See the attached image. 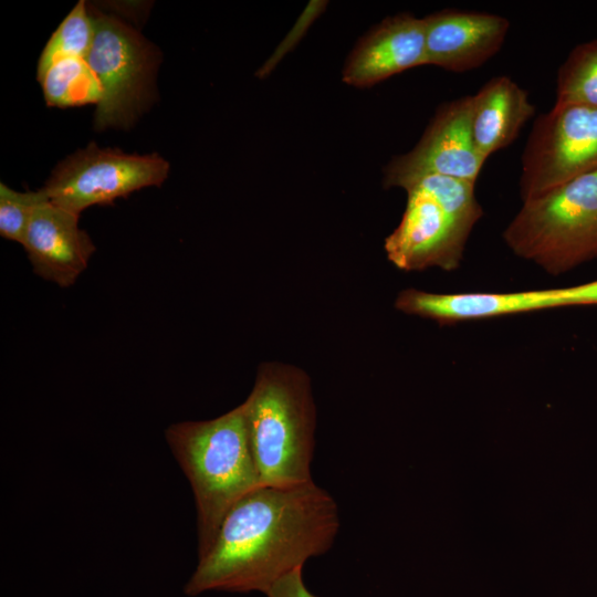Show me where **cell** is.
<instances>
[{"label": "cell", "instance_id": "cell-1", "mask_svg": "<svg viewBox=\"0 0 597 597\" xmlns=\"http://www.w3.org/2000/svg\"><path fill=\"white\" fill-rule=\"evenodd\" d=\"M339 525L334 498L314 481L260 485L227 513L212 547L198 558L185 594L265 595L282 577L329 551Z\"/></svg>", "mask_w": 597, "mask_h": 597}, {"label": "cell", "instance_id": "cell-2", "mask_svg": "<svg viewBox=\"0 0 597 597\" xmlns=\"http://www.w3.org/2000/svg\"><path fill=\"white\" fill-rule=\"evenodd\" d=\"M165 437L193 492L200 558L230 509L261 485L243 404L211 420L172 423Z\"/></svg>", "mask_w": 597, "mask_h": 597}, {"label": "cell", "instance_id": "cell-3", "mask_svg": "<svg viewBox=\"0 0 597 597\" xmlns=\"http://www.w3.org/2000/svg\"><path fill=\"white\" fill-rule=\"evenodd\" d=\"M242 404L261 485L313 481L316 407L306 373L281 363H264Z\"/></svg>", "mask_w": 597, "mask_h": 597}, {"label": "cell", "instance_id": "cell-4", "mask_svg": "<svg viewBox=\"0 0 597 597\" xmlns=\"http://www.w3.org/2000/svg\"><path fill=\"white\" fill-rule=\"evenodd\" d=\"M474 184L442 175H422L402 185L407 205L385 239L388 260L402 271L459 268L469 235L483 214Z\"/></svg>", "mask_w": 597, "mask_h": 597}, {"label": "cell", "instance_id": "cell-5", "mask_svg": "<svg viewBox=\"0 0 597 597\" xmlns=\"http://www.w3.org/2000/svg\"><path fill=\"white\" fill-rule=\"evenodd\" d=\"M511 251L549 274L597 259V171L523 201L503 231Z\"/></svg>", "mask_w": 597, "mask_h": 597}, {"label": "cell", "instance_id": "cell-6", "mask_svg": "<svg viewBox=\"0 0 597 597\" xmlns=\"http://www.w3.org/2000/svg\"><path fill=\"white\" fill-rule=\"evenodd\" d=\"M521 164L522 202L597 171V107L555 103L534 122Z\"/></svg>", "mask_w": 597, "mask_h": 597}, {"label": "cell", "instance_id": "cell-7", "mask_svg": "<svg viewBox=\"0 0 597 597\" xmlns=\"http://www.w3.org/2000/svg\"><path fill=\"white\" fill-rule=\"evenodd\" d=\"M94 39L85 59L101 97L95 128L127 127L145 104L155 70V51L133 28L115 17L92 14Z\"/></svg>", "mask_w": 597, "mask_h": 597}, {"label": "cell", "instance_id": "cell-8", "mask_svg": "<svg viewBox=\"0 0 597 597\" xmlns=\"http://www.w3.org/2000/svg\"><path fill=\"white\" fill-rule=\"evenodd\" d=\"M168 171V161L157 154H126L93 143L61 161L42 189L51 202L80 214L93 205L160 186Z\"/></svg>", "mask_w": 597, "mask_h": 597}, {"label": "cell", "instance_id": "cell-9", "mask_svg": "<svg viewBox=\"0 0 597 597\" xmlns=\"http://www.w3.org/2000/svg\"><path fill=\"white\" fill-rule=\"evenodd\" d=\"M471 113L472 95L441 104L416 146L386 166L384 186L401 188L422 175H442L475 185L486 159L474 145Z\"/></svg>", "mask_w": 597, "mask_h": 597}, {"label": "cell", "instance_id": "cell-10", "mask_svg": "<svg viewBox=\"0 0 597 597\" xmlns=\"http://www.w3.org/2000/svg\"><path fill=\"white\" fill-rule=\"evenodd\" d=\"M426 65L454 73L480 67L504 44L510 21L495 13L444 9L422 18Z\"/></svg>", "mask_w": 597, "mask_h": 597}, {"label": "cell", "instance_id": "cell-11", "mask_svg": "<svg viewBox=\"0 0 597 597\" xmlns=\"http://www.w3.org/2000/svg\"><path fill=\"white\" fill-rule=\"evenodd\" d=\"M78 217L44 200L35 208L22 244L34 273L61 287L77 280L95 251Z\"/></svg>", "mask_w": 597, "mask_h": 597}, {"label": "cell", "instance_id": "cell-12", "mask_svg": "<svg viewBox=\"0 0 597 597\" xmlns=\"http://www.w3.org/2000/svg\"><path fill=\"white\" fill-rule=\"evenodd\" d=\"M426 65L425 24L410 13L387 17L371 29L348 56L343 81L373 86L392 75Z\"/></svg>", "mask_w": 597, "mask_h": 597}, {"label": "cell", "instance_id": "cell-13", "mask_svg": "<svg viewBox=\"0 0 597 597\" xmlns=\"http://www.w3.org/2000/svg\"><path fill=\"white\" fill-rule=\"evenodd\" d=\"M395 307L407 315L446 325L565 306L562 289L506 293H432L405 289L398 293Z\"/></svg>", "mask_w": 597, "mask_h": 597}, {"label": "cell", "instance_id": "cell-14", "mask_svg": "<svg viewBox=\"0 0 597 597\" xmlns=\"http://www.w3.org/2000/svg\"><path fill=\"white\" fill-rule=\"evenodd\" d=\"M535 113L528 92L506 75L490 78L472 95L471 132L483 158L510 146Z\"/></svg>", "mask_w": 597, "mask_h": 597}, {"label": "cell", "instance_id": "cell-15", "mask_svg": "<svg viewBox=\"0 0 597 597\" xmlns=\"http://www.w3.org/2000/svg\"><path fill=\"white\" fill-rule=\"evenodd\" d=\"M38 80L51 106L98 103L101 97L98 82L84 59L56 60Z\"/></svg>", "mask_w": 597, "mask_h": 597}, {"label": "cell", "instance_id": "cell-16", "mask_svg": "<svg viewBox=\"0 0 597 597\" xmlns=\"http://www.w3.org/2000/svg\"><path fill=\"white\" fill-rule=\"evenodd\" d=\"M555 103L597 107V38L573 48L558 67Z\"/></svg>", "mask_w": 597, "mask_h": 597}, {"label": "cell", "instance_id": "cell-17", "mask_svg": "<svg viewBox=\"0 0 597 597\" xmlns=\"http://www.w3.org/2000/svg\"><path fill=\"white\" fill-rule=\"evenodd\" d=\"M94 39V23L80 1L62 21L46 43L38 66V77L56 60L63 57L86 59Z\"/></svg>", "mask_w": 597, "mask_h": 597}, {"label": "cell", "instance_id": "cell-18", "mask_svg": "<svg viewBox=\"0 0 597 597\" xmlns=\"http://www.w3.org/2000/svg\"><path fill=\"white\" fill-rule=\"evenodd\" d=\"M43 189L20 192L0 184V235L21 245L35 208L48 200Z\"/></svg>", "mask_w": 597, "mask_h": 597}, {"label": "cell", "instance_id": "cell-19", "mask_svg": "<svg viewBox=\"0 0 597 597\" xmlns=\"http://www.w3.org/2000/svg\"><path fill=\"white\" fill-rule=\"evenodd\" d=\"M325 6V1H311L308 3L307 8L301 14L290 34H287L284 41L270 56L268 62L260 69V71L258 72L259 76L263 77L268 75L272 71V69L275 67L279 61L298 42V40L305 33V30H307L308 25L314 19H316V17L322 12Z\"/></svg>", "mask_w": 597, "mask_h": 597}, {"label": "cell", "instance_id": "cell-20", "mask_svg": "<svg viewBox=\"0 0 597 597\" xmlns=\"http://www.w3.org/2000/svg\"><path fill=\"white\" fill-rule=\"evenodd\" d=\"M303 568H297L277 580L265 594L266 597H317L305 586Z\"/></svg>", "mask_w": 597, "mask_h": 597}, {"label": "cell", "instance_id": "cell-21", "mask_svg": "<svg viewBox=\"0 0 597 597\" xmlns=\"http://www.w3.org/2000/svg\"><path fill=\"white\" fill-rule=\"evenodd\" d=\"M565 307L597 305V280L575 286L562 287Z\"/></svg>", "mask_w": 597, "mask_h": 597}]
</instances>
